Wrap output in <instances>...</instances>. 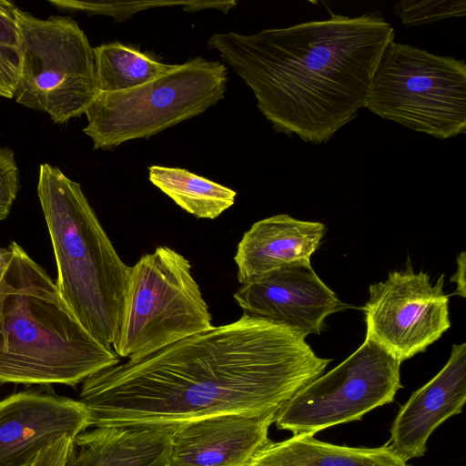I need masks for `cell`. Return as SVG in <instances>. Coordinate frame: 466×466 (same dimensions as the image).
Wrapping results in <instances>:
<instances>
[{
	"label": "cell",
	"instance_id": "1",
	"mask_svg": "<svg viewBox=\"0 0 466 466\" xmlns=\"http://www.w3.org/2000/svg\"><path fill=\"white\" fill-rule=\"evenodd\" d=\"M330 361L296 329L244 313L90 375L79 400L89 428L176 426L219 414L260 413L279 410Z\"/></svg>",
	"mask_w": 466,
	"mask_h": 466
},
{
	"label": "cell",
	"instance_id": "2",
	"mask_svg": "<svg viewBox=\"0 0 466 466\" xmlns=\"http://www.w3.org/2000/svg\"><path fill=\"white\" fill-rule=\"evenodd\" d=\"M330 13L324 20L217 33L208 47L252 90L273 129L319 145L366 106L380 60L395 30L380 11L358 16Z\"/></svg>",
	"mask_w": 466,
	"mask_h": 466
},
{
	"label": "cell",
	"instance_id": "3",
	"mask_svg": "<svg viewBox=\"0 0 466 466\" xmlns=\"http://www.w3.org/2000/svg\"><path fill=\"white\" fill-rule=\"evenodd\" d=\"M0 279V383L76 386L120 362L63 299L56 282L15 241Z\"/></svg>",
	"mask_w": 466,
	"mask_h": 466
},
{
	"label": "cell",
	"instance_id": "4",
	"mask_svg": "<svg viewBox=\"0 0 466 466\" xmlns=\"http://www.w3.org/2000/svg\"><path fill=\"white\" fill-rule=\"evenodd\" d=\"M37 196L56 258V284L80 323L112 346L129 266L117 254L79 183L47 163L39 167Z\"/></svg>",
	"mask_w": 466,
	"mask_h": 466
},
{
	"label": "cell",
	"instance_id": "5",
	"mask_svg": "<svg viewBox=\"0 0 466 466\" xmlns=\"http://www.w3.org/2000/svg\"><path fill=\"white\" fill-rule=\"evenodd\" d=\"M214 326L191 264L160 246L129 267L112 344L119 358L138 359Z\"/></svg>",
	"mask_w": 466,
	"mask_h": 466
},
{
	"label": "cell",
	"instance_id": "6",
	"mask_svg": "<svg viewBox=\"0 0 466 466\" xmlns=\"http://www.w3.org/2000/svg\"><path fill=\"white\" fill-rule=\"evenodd\" d=\"M227 67L195 57L137 87L98 92L86 108L83 132L94 149H112L126 141L148 138L194 117L224 97Z\"/></svg>",
	"mask_w": 466,
	"mask_h": 466
},
{
	"label": "cell",
	"instance_id": "7",
	"mask_svg": "<svg viewBox=\"0 0 466 466\" xmlns=\"http://www.w3.org/2000/svg\"><path fill=\"white\" fill-rule=\"evenodd\" d=\"M376 116L439 139L466 131V64L392 41L366 106Z\"/></svg>",
	"mask_w": 466,
	"mask_h": 466
},
{
	"label": "cell",
	"instance_id": "8",
	"mask_svg": "<svg viewBox=\"0 0 466 466\" xmlns=\"http://www.w3.org/2000/svg\"><path fill=\"white\" fill-rule=\"evenodd\" d=\"M15 17L22 60L13 99L55 124L85 114L98 89L94 48L84 31L70 16L41 19L17 6Z\"/></svg>",
	"mask_w": 466,
	"mask_h": 466
},
{
	"label": "cell",
	"instance_id": "9",
	"mask_svg": "<svg viewBox=\"0 0 466 466\" xmlns=\"http://www.w3.org/2000/svg\"><path fill=\"white\" fill-rule=\"evenodd\" d=\"M401 361L373 340L298 390L280 406L274 423L293 436L317 432L354 420L390 403L400 383Z\"/></svg>",
	"mask_w": 466,
	"mask_h": 466
},
{
	"label": "cell",
	"instance_id": "10",
	"mask_svg": "<svg viewBox=\"0 0 466 466\" xmlns=\"http://www.w3.org/2000/svg\"><path fill=\"white\" fill-rule=\"evenodd\" d=\"M443 286V274L433 284L426 272H415L410 261L405 269L370 285L362 308L366 338L401 362L424 352L451 327Z\"/></svg>",
	"mask_w": 466,
	"mask_h": 466
},
{
	"label": "cell",
	"instance_id": "11",
	"mask_svg": "<svg viewBox=\"0 0 466 466\" xmlns=\"http://www.w3.org/2000/svg\"><path fill=\"white\" fill-rule=\"evenodd\" d=\"M244 313L319 335L329 315L349 308L317 275L310 261L296 262L242 284L233 295Z\"/></svg>",
	"mask_w": 466,
	"mask_h": 466
},
{
	"label": "cell",
	"instance_id": "12",
	"mask_svg": "<svg viewBox=\"0 0 466 466\" xmlns=\"http://www.w3.org/2000/svg\"><path fill=\"white\" fill-rule=\"evenodd\" d=\"M88 428L81 400L43 389L11 394L0 400V466H30L61 436L75 438Z\"/></svg>",
	"mask_w": 466,
	"mask_h": 466
},
{
	"label": "cell",
	"instance_id": "13",
	"mask_svg": "<svg viewBox=\"0 0 466 466\" xmlns=\"http://www.w3.org/2000/svg\"><path fill=\"white\" fill-rule=\"evenodd\" d=\"M277 411L219 414L179 425L167 466H248L270 441Z\"/></svg>",
	"mask_w": 466,
	"mask_h": 466
},
{
	"label": "cell",
	"instance_id": "14",
	"mask_svg": "<svg viewBox=\"0 0 466 466\" xmlns=\"http://www.w3.org/2000/svg\"><path fill=\"white\" fill-rule=\"evenodd\" d=\"M466 401V343L453 344L444 367L400 409L388 443L404 461L426 451L431 433Z\"/></svg>",
	"mask_w": 466,
	"mask_h": 466
},
{
	"label": "cell",
	"instance_id": "15",
	"mask_svg": "<svg viewBox=\"0 0 466 466\" xmlns=\"http://www.w3.org/2000/svg\"><path fill=\"white\" fill-rule=\"evenodd\" d=\"M326 232L324 224L279 214L255 222L238 244V280L253 281L285 266L310 261Z\"/></svg>",
	"mask_w": 466,
	"mask_h": 466
},
{
	"label": "cell",
	"instance_id": "16",
	"mask_svg": "<svg viewBox=\"0 0 466 466\" xmlns=\"http://www.w3.org/2000/svg\"><path fill=\"white\" fill-rule=\"evenodd\" d=\"M178 426L85 431L72 440L64 466H167Z\"/></svg>",
	"mask_w": 466,
	"mask_h": 466
},
{
	"label": "cell",
	"instance_id": "17",
	"mask_svg": "<svg viewBox=\"0 0 466 466\" xmlns=\"http://www.w3.org/2000/svg\"><path fill=\"white\" fill-rule=\"evenodd\" d=\"M248 466H409L388 443L355 448L324 442L309 435L269 441Z\"/></svg>",
	"mask_w": 466,
	"mask_h": 466
},
{
	"label": "cell",
	"instance_id": "18",
	"mask_svg": "<svg viewBox=\"0 0 466 466\" xmlns=\"http://www.w3.org/2000/svg\"><path fill=\"white\" fill-rule=\"evenodd\" d=\"M150 182L198 218L214 219L233 206L237 192L187 169L148 167Z\"/></svg>",
	"mask_w": 466,
	"mask_h": 466
},
{
	"label": "cell",
	"instance_id": "19",
	"mask_svg": "<svg viewBox=\"0 0 466 466\" xmlns=\"http://www.w3.org/2000/svg\"><path fill=\"white\" fill-rule=\"evenodd\" d=\"M94 60L98 92H119L137 87L176 66L165 64L149 53L119 42L95 47Z\"/></svg>",
	"mask_w": 466,
	"mask_h": 466
},
{
	"label": "cell",
	"instance_id": "20",
	"mask_svg": "<svg viewBox=\"0 0 466 466\" xmlns=\"http://www.w3.org/2000/svg\"><path fill=\"white\" fill-rule=\"evenodd\" d=\"M16 7L13 2L0 0V96L9 99L17 86L22 60Z\"/></svg>",
	"mask_w": 466,
	"mask_h": 466
},
{
	"label": "cell",
	"instance_id": "21",
	"mask_svg": "<svg viewBox=\"0 0 466 466\" xmlns=\"http://www.w3.org/2000/svg\"><path fill=\"white\" fill-rule=\"evenodd\" d=\"M396 15L401 23L408 26L425 25L453 17H463L466 15L464 0H405L394 6Z\"/></svg>",
	"mask_w": 466,
	"mask_h": 466
},
{
	"label": "cell",
	"instance_id": "22",
	"mask_svg": "<svg viewBox=\"0 0 466 466\" xmlns=\"http://www.w3.org/2000/svg\"><path fill=\"white\" fill-rule=\"evenodd\" d=\"M19 187V170L15 153L0 147V220L6 218Z\"/></svg>",
	"mask_w": 466,
	"mask_h": 466
},
{
	"label": "cell",
	"instance_id": "23",
	"mask_svg": "<svg viewBox=\"0 0 466 466\" xmlns=\"http://www.w3.org/2000/svg\"><path fill=\"white\" fill-rule=\"evenodd\" d=\"M73 439L66 434L61 436L43 449L30 466H64Z\"/></svg>",
	"mask_w": 466,
	"mask_h": 466
},
{
	"label": "cell",
	"instance_id": "24",
	"mask_svg": "<svg viewBox=\"0 0 466 466\" xmlns=\"http://www.w3.org/2000/svg\"><path fill=\"white\" fill-rule=\"evenodd\" d=\"M465 268H466V258L465 251H461L457 257V269L452 277H451V282H454L457 285V289L453 295L460 296L461 298L466 297L465 291Z\"/></svg>",
	"mask_w": 466,
	"mask_h": 466
},
{
	"label": "cell",
	"instance_id": "25",
	"mask_svg": "<svg viewBox=\"0 0 466 466\" xmlns=\"http://www.w3.org/2000/svg\"><path fill=\"white\" fill-rule=\"evenodd\" d=\"M11 250L8 248L0 247V279L7 268V265L11 258Z\"/></svg>",
	"mask_w": 466,
	"mask_h": 466
}]
</instances>
